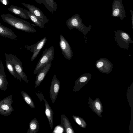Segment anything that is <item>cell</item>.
<instances>
[{
    "label": "cell",
    "mask_w": 133,
    "mask_h": 133,
    "mask_svg": "<svg viewBox=\"0 0 133 133\" xmlns=\"http://www.w3.org/2000/svg\"><path fill=\"white\" fill-rule=\"evenodd\" d=\"M1 16L5 22L17 29L28 32H36L31 24L24 20L16 18L9 14H2Z\"/></svg>",
    "instance_id": "obj_1"
},
{
    "label": "cell",
    "mask_w": 133,
    "mask_h": 133,
    "mask_svg": "<svg viewBox=\"0 0 133 133\" xmlns=\"http://www.w3.org/2000/svg\"><path fill=\"white\" fill-rule=\"evenodd\" d=\"M54 54V46H51L48 49H44L42 54L36 65L34 72L36 74L46 64L52 62L53 60Z\"/></svg>",
    "instance_id": "obj_2"
},
{
    "label": "cell",
    "mask_w": 133,
    "mask_h": 133,
    "mask_svg": "<svg viewBox=\"0 0 133 133\" xmlns=\"http://www.w3.org/2000/svg\"><path fill=\"white\" fill-rule=\"evenodd\" d=\"M115 39L118 45L123 49H128L130 43H133L130 35L122 31H116L114 36Z\"/></svg>",
    "instance_id": "obj_3"
},
{
    "label": "cell",
    "mask_w": 133,
    "mask_h": 133,
    "mask_svg": "<svg viewBox=\"0 0 133 133\" xmlns=\"http://www.w3.org/2000/svg\"><path fill=\"white\" fill-rule=\"evenodd\" d=\"M8 55L10 62L14 66L16 72L22 79L28 84L29 81L26 75L23 71L22 63L20 60L11 54Z\"/></svg>",
    "instance_id": "obj_4"
},
{
    "label": "cell",
    "mask_w": 133,
    "mask_h": 133,
    "mask_svg": "<svg viewBox=\"0 0 133 133\" xmlns=\"http://www.w3.org/2000/svg\"><path fill=\"white\" fill-rule=\"evenodd\" d=\"M13 95L8 96L0 101V114L5 116L11 114L14 110L12 106Z\"/></svg>",
    "instance_id": "obj_5"
},
{
    "label": "cell",
    "mask_w": 133,
    "mask_h": 133,
    "mask_svg": "<svg viewBox=\"0 0 133 133\" xmlns=\"http://www.w3.org/2000/svg\"><path fill=\"white\" fill-rule=\"evenodd\" d=\"M59 44L63 56L66 59L70 60L73 56V53L68 42L61 34L59 36Z\"/></svg>",
    "instance_id": "obj_6"
},
{
    "label": "cell",
    "mask_w": 133,
    "mask_h": 133,
    "mask_svg": "<svg viewBox=\"0 0 133 133\" xmlns=\"http://www.w3.org/2000/svg\"><path fill=\"white\" fill-rule=\"evenodd\" d=\"M47 40V37H46L34 44L30 46H25L24 47L29 50L31 52L33 53L30 59L31 61H33L37 57L45 45Z\"/></svg>",
    "instance_id": "obj_7"
},
{
    "label": "cell",
    "mask_w": 133,
    "mask_h": 133,
    "mask_svg": "<svg viewBox=\"0 0 133 133\" xmlns=\"http://www.w3.org/2000/svg\"><path fill=\"white\" fill-rule=\"evenodd\" d=\"M66 23L70 29L75 28L82 32L85 35H86L90 30L89 28H84V27L82 26V25L80 24L79 21L78 20L77 18H76L75 16L67 19Z\"/></svg>",
    "instance_id": "obj_8"
},
{
    "label": "cell",
    "mask_w": 133,
    "mask_h": 133,
    "mask_svg": "<svg viewBox=\"0 0 133 133\" xmlns=\"http://www.w3.org/2000/svg\"><path fill=\"white\" fill-rule=\"evenodd\" d=\"M60 82L55 74L51 83L49 95L52 103H54L58 94L60 88Z\"/></svg>",
    "instance_id": "obj_9"
},
{
    "label": "cell",
    "mask_w": 133,
    "mask_h": 133,
    "mask_svg": "<svg viewBox=\"0 0 133 133\" xmlns=\"http://www.w3.org/2000/svg\"><path fill=\"white\" fill-rule=\"evenodd\" d=\"M21 4L26 7L29 11L44 24L48 22L49 21L48 18L38 8L30 4L23 3H21Z\"/></svg>",
    "instance_id": "obj_10"
},
{
    "label": "cell",
    "mask_w": 133,
    "mask_h": 133,
    "mask_svg": "<svg viewBox=\"0 0 133 133\" xmlns=\"http://www.w3.org/2000/svg\"><path fill=\"white\" fill-rule=\"evenodd\" d=\"M96 68L101 72L109 74L112 70L113 65L108 59L101 58L97 61L95 63Z\"/></svg>",
    "instance_id": "obj_11"
},
{
    "label": "cell",
    "mask_w": 133,
    "mask_h": 133,
    "mask_svg": "<svg viewBox=\"0 0 133 133\" xmlns=\"http://www.w3.org/2000/svg\"><path fill=\"white\" fill-rule=\"evenodd\" d=\"M52 62H50L44 66L37 73L35 81V87L39 86L44 79L51 65Z\"/></svg>",
    "instance_id": "obj_12"
},
{
    "label": "cell",
    "mask_w": 133,
    "mask_h": 133,
    "mask_svg": "<svg viewBox=\"0 0 133 133\" xmlns=\"http://www.w3.org/2000/svg\"><path fill=\"white\" fill-rule=\"evenodd\" d=\"M41 96L39 98L41 97L40 99V101L43 100L44 102L45 106V113L48 119L51 129H52L53 127V111L43 95L42 94Z\"/></svg>",
    "instance_id": "obj_13"
},
{
    "label": "cell",
    "mask_w": 133,
    "mask_h": 133,
    "mask_svg": "<svg viewBox=\"0 0 133 133\" xmlns=\"http://www.w3.org/2000/svg\"><path fill=\"white\" fill-rule=\"evenodd\" d=\"M7 9L12 13L22 18L27 19H29L28 15V11L24 9L11 4L10 7Z\"/></svg>",
    "instance_id": "obj_14"
},
{
    "label": "cell",
    "mask_w": 133,
    "mask_h": 133,
    "mask_svg": "<svg viewBox=\"0 0 133 133\" xmlns=\"http://www.w3.org/2000/svg\"><path fill=\"white\" fill-rule=\"evenodd\" d=\"M9 85L2 60L1 59L0 61V90L5 91Z\"/></svg>",
    "instance_id": "obj_15"
},
{
    "label": "cell",
    "mask_w": 133,
    "mask_h": 133,
    "mask_svg": "<svg viewBox=\"0 0 133 133\" xmlns=\"http://www.w3.org/2000/svg\"><path fill=\"white\" fill-rule=\"evenodd\" d=\"M0 36L11 39H15L17 37V36L10 29L0 23Z\"/></svg>",
    "instance_id": "obj_16"
},
{
    "label": "cell",
    "mask_w": 133,
    "mask_h": 133,
    "mask_svg": "<svg viewBox=\"0 0 133 133\" xmlns=\"http://www.w3.org/2000/svg\"><path fill=\"white\" fill-rule=\"evenodd\" d=\"M61 125L67 133H74V131L67 117L64 114L61 116Z\"/></svg>",
    "instance_id": "obj_17"
},
{
    "label": "cell",
    "mask_w": 133,
    "mask_h": 133,
    "mask_svg": "<svg viewBox=\"0 0 133 133\" xmlns=\"http://www.w3.org/2000/svg\"><path fill=\"white\" fill-rule=\"evenodd\" d=\"M5 55L6 66L8 70L14 78L19 79L21 82L22 79L16 72L14 66L10 62L8 54L5 53Z\"/></svg>",
    "instance_id": "obj_18"
},
{
    "label": "cell",
    "mask_w": 133,
    "mask_h": 133,
    "mask_svg": "<svg viewBox=\"0 0 133 133\" xmlns=\"http://www.w3.org/2000/svg\"><path fill=\"white\" fill-rule=\"evenodd\" d=\"M91 77V75L89 73L85 74L80 76L76 81L73 89V91H78L79 86L82 83L87 81Z\"/></svg>",
    "instance_id": "obj_19"
},
{
    "label": "cell",
    "mask_w": 133,
    "mask_h": 133,
    "mask_svg": "<svg viewBox=\"0 0 133 133\" xmlns=\"http://www.w3.org/2000/svg\"><path fill=\"white\" fill-rule=\"evenodd\" d=\"M42 3L52 14L57 9L58 5L54 0H42Z\"/></svg>",
    "instance_id": "obj_20"
},
{
    "label": "cell",
    "mask_w": 133,
    "mask_h": 133,
    "mask_svg": "<svg viewBox=\"0 0 133 133\" xmlns=\"http://www.w3.org/2000/svg\"><path fill=\"white\" fill-rule=\"evenodd\" d=\"M39 129V123L36 118H34L29 123V128L27 133H36Z\"/></svg>",
    "instance_id": "obj_21"
},
{
    "label": "cell",
    "mask_w": 133,
    "mask_h": 133,
    "mask_svg": "<svg viewBox=\"0 0 133 133\" xmlns=\"http://www.w3.org/2000/svg\"><path fill=\"white\" fill-rule=\"evenodd\" d=\"M21 95L25 101L31 108L34 109V103L30 96L26 93L23 91L21 92Z\"/></svg>",
    "instance_id": "obj_22"
},
{
    "label": "cell",
    "mask_w": 133,
    "mask_h": 133,
    "mask_svg": "<svg viewBox=\"0 0 133 133\" xmlns=\"http://www.w3.org/2000/svg\"><path fill=\"white\" fill-rule=\"evenodd\" d=\"M28 13L29 19L36 25L41 28H43L44 27L45 24L43 22L40 21L29 11H28Z\"/></svg>",
    "instance_id": "obj_23"
},
{
    "label": "cell",
    "mask_w": 133,
    "mask_h": 133,
    "mask_svg": "<svg viewBox=\"0 0 133 133\" xmlns=\"http://www.w3.org/2000/svg\"><path fill=\"white\" fill-rule=\"evenodd\" d=\"M72 117L75 121L81 127L83 126V121L81 118L78 116L73 115Z\"/></svg>",
    "instance_id": "obj_24"
},
{
    "label": "cell",
    "mask_w": 133,
    "mask_h": 133,
    "mask_svg": "<svg viewBox=\"0 0 133 133\" xmlns=\"http://www.w3.org/2000/svg\"><path fill=\"white\" fill-rule=\"evenodd\" d=\"M0 2L3 4L8 5L9 4V0H0Z\"/></svg>",
    "instance_id": "obj_25"
},
{
    "label": "cell",
    "mask_w": 133,
    "mask_h": 133,
    "mask_svg": "<svg viewBox=\"0 0 133 133\" xmlns=\"http://www.w3.org/2000/svg\"><path fill=\"white\" fill-rule=\"evenodd\" d=\"M95 105L96 109L98 110H100L101 108V105L98 102H95Z\"/></svg>",
    "instance_id": "obj_26"
},
{
    "label": "cell",
    "mask_w": 133,
    "mask_h": 133,
    "mask_svg": "<svg viewBox=\"0 0 133 133\" xmlns=\"http://www.w3.org/2000/svg\"><path fill=\"white\" fill-rule=\"evenodd\" d=\"M119 13V10L118 9H116L113 12V15L115 16H116Z\"/></svg>",
    "instance_id": "obj_27"
},
{
    "label": "cell",
    "mask_w": 133,
    "mask_h": 133,
    "mask_svg": "<svg viewBox=\"0 0 133 133\" xmlns=\"http://www.w3.org/2000/svg\"><path fill=\"white\" fill-rule=\"evenodd\" d=\"M35 1L38 3L40 4L42 3V0H35Z\"/></svg>",
    "instance_id": "obj_28"
}]
</instances>
